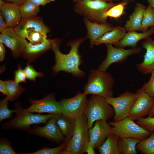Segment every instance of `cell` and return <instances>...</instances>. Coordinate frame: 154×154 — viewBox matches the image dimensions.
<instances>
[{"label": "cell", "mask_w": 154, "mask_h": 154, "mask_svg": "<svg viewBox=\"0 0 154 154\" xmlns=\"http://www.w3.org/2000/svg\"><path fill=\"white\" fill-rule=\"evenodd\" d=\"M84 114L87 118V126L89 129L97 120L107 121L113 117L115 112L113 107L105 98L93 95L88 100Z\"/></svg>", "instance_id": "6"}, {"label": "cell", "mask_w": 154, "mask_h": 154, "mask_svg": "<svg viewBox=\"0 0 154 154\" xmlns=\"http://www.w3.org/2000/svg\"><path fill=\"white\" fill-rule=\"evenodd\" d=\"M24 70L26 78L34 82L35 81L37 78L42 77L44 75L42 72L36 71L33 66L29 64H27Z\"/></svg>", "instance_id": "36"}, {"label": "cell", "mask_w": 154, "mask_h": 154, "mask_svg": "<svg viewBox=\"0 0 154 154\" xmlns=\"http://www.w3.org/2000/svg\"><path fill=\"white\" fill-rule=\"evenodd\" d=\"M138 96L129 114L128 117L135 121L147 115L154 105V99L141 88L137 90Z\"/></svg>", "instance_id": "12"}, {"label": "cell", "mask_w": 154, "mask_h": 154, "mask_svg": "<svg viewBox=\"0 0 154 154\" xmlns=\"http://www.w3.org/2000/svg\"><path fill=\"white\" fill-rule=\"evenodd\" d=\"M9 93L8 98L9 101L15 100L25 91L19 84L16 83L14 80H11L5 81Z\"/></svg>", "instance_id": "30"}, {"label": "cell", "mask_w": 154, "mask_h": 154, "mask_svg": "<svg viewBox=\"0 0 154 154\" xmlns=\"http://www.w3.org/2000/svg\"><path fill=\"white\" fill-rule=\"evenodd\" d=\"M137 96L136 92L127 91L117 97L113 96L105 99L114 109L113 121L117 122L128 117L129 111Z\"/></svg>", "instance_id": "8"}, {"label": "cell", "mask_w": 154, "mask_h": 154, "mask_svg": "<svg viewBox=\"0 0 154 154\" xmlns=\"http://www.w3.org/2000/svg\"><path fill=\"white\" fill-rule=\"evenodd\" d=\"M114 82L110 73L98 69H92L83 88V92L87 95L91 94L105 99L113 97Z\"/></svg>", "instance_id": "2"}, {"label": "cell", "mask_w": 154, "mask_h": 154, "mask_svg": "<svg viewBox=\"0 0 154 154\" xmlns=\"http://www.w3.org/2000/svg\"><path fill=\"white\" fill-rule=\"evenodd\" d=\"M111 128L106 121L99 120L96 121L93 127L89 129V143L94 149L104 142L111 133Z\"/></svg>", "instance_id": "15"}, {"label": "cell", "mask_w": 154, "mask_h": 154, "mask_svg": "<svg viewBox=\"0 0 154 154\" xmlns=\"http://www.w3.org/2000/svg\"><path fill=\"white\" fill-rule=\"evenodd\" d=\"M0 13L5 19L8 27L14 28L22 19L19 7L13 3H6L0 0Z\"/></svg>", "instance_id": "18"}, {"label": "cell", "mask_w": 154, "mask_h": 154, "mask_svg": "<svg viewBox=\"0 0 154 154\" xmlns=\"http://www.w3.org/2000/svg\"><path fill=\"white\" fill-rule=\"evenodd\" d=\"M50 39H46L42 44L33 45L28 42L23 52L24 57L29 60H33L41 54L51 49Z\"/></svg>", "instance_id": "24"}, {"label": "cell", "mask_w": 154, "mask_h": 154, "mask_svg": "<svg viewBox=\"0 0 154 154\" xmlns=\"http://www.w3.org/2000/svg\"><path fill=\"white\" fill-rule=\"evenodd\" d=\"M127 117L117 122L110 121L111 133L120 137H132L142 140L148 136L152 132L143 128Z\"/></svg>", "instance_id": "7"}, {"label": "cell", "mask_w": 154, "mask_h": 154, "mask_svg": "<svg viewBox=\"0 0 154 154\" xmlns=\"http://www.w3.org/2000/svg\"><path fill=\"white\" fill-rule=\"evenodd\" d=\"M136 122L145 129L151 132L154 131V117L148 116L137 119Z\"/></svg>", "instance_id": "35"}, {"label": "cell", "mask_w": 154, "mask_h": 154, "mask_svg": "<svg viewBox=\"0 0 154 154\" xmlns=\"http://www.w3.org/2000/svg\"><path fill=\"white\" fill-rule=\"evenodd\" d=\"M14 80L17 84L26 82V78L24 70L22 69L21 67L19 66L18 69L16 70L15 72Z\"/></svg>", "instance_id": "39"}, {"label": "cell", "mask_w": 154, "mask_h": 154, "mask_svg": "<svg viewBox=\"0 0 154 154\" xmlns=\"http://www.w3.org/2000/svg\"><path fill=\"white\" fill-rule=\"evenodd\" d=\"M87 39L86 37L70 40L67 45L71 47V49L67 54L62 53L60 50L62 40L57 38L50 39L51 49L54 53L55 60V64L52 68L54 74L62 71L79 78L84 77V72L79 68V66L83 61L78 48L81 43Z\"/></svg>", "instance_id": "1"}, {"label": "cell", "mask_w": 154, "mask_h": 154, "mask_svg": "<svg viewBox=\"0 0 154 154\" xmlns=\"http://www.w3.org/2000/svg\"><path fill=\"white\" fill-rule=\"evenodd\" d=\"M22 19L37 16L40 11L39 6L30 0H27L19 7Z\"/></svg>", "instance_id": "27"}, {"label": "cell", "mask_w": 154, "mask_h": 154, "mask_svg": "<svg viewBox=\"0 0 154 154\" xmlns=\"http://www.w3.org/2000/svg\"><path fill=\"white\" fill-rule=\"evenodd\" d=\"M136 148L142 153L154 154V131L148 137L140 141Z\"/></svg>", "instance_id": "28"}, {"label": "cell", "mask_w": 154, "mask_h": 154, "mask_svg": "<svg viewBox=\"0 0 154 154\" xmlns=\"http://www.w3.org/2000/svg\"><path fill=\"white\" fill-rule=\"evenodd\" d=\"M8 27L5 19L0 13V31L1 32L7 28Z\"/></svg>", "instance_id": "42"}, {"label": "cell", "mask_w": 154, "mask_h": 154, "mask_svg": "<svg viewBox=\"0 0 154 154\" xmlns=\"http://www.w3.org/2000/svg\"><path fill=\"white\" fill-rule=\"evenodd\" d=\"M146 6L139 3L136 4L134 10L125 22L124 27L128 32L140 31L141 22Z\"/></svg>", "instance_id": "22"}, {"label": "cell", "mask_w": 154, "mask_h": 154, "mask_svg": "<svg viewBox=\"0 0 154 154\" xmlns=\"http://www.w3.org/2000/svg\"><path fill=\"white\" fill-rule=\"evenodd\" d=\"M119 137L111 133L98 148L100 154H120L118 146Z\"/></svg>", "instance_id": "25"}, {"label": "cell", "mask_w": 154, "mask_h": 154, "mask_svg": "<svg viewBox=\"0 0 154 154\" xmlns=\"http://www.w3.org/2000/svg\"><path fill=\"white\" fill-rule=\"evenodd\" d=\"M0 154H16L17 153L12 147L9 140L4 138H1L0 139Z\"/></svg>", "instance_id": "37"}, {"label": "cell", "mask_w": 154, "mask_h": 154, "mask_svg": "<svg viewBox=\"0 0 154 154\" xmlns=\"http://www.w3.org/2000/svg\"><path fill=\"white\" fill-rule=\"evenodd\" d=\"M14 29L19 36L25 39L27 33L32 30L41 31L46 34L50 32L49 28L44 23L42 18L38 16L21 19Z\"/></svg>", "instance_id": "16"}, {"label": "cell", "mask_w": 154, "mask_h": 154, "mask_svg": "<svg viewBox=\"0 0 154 154\" xmlns=\"http://www.w3.org/2000/svg\"><path fill=\"white\" fill-rule=\"evenodd\" d=\"M47 34L39 31L32 30L28 32L26 38L33 45L42 44L47 39Z\"/></svg>", "instance_id": "31"}, {"label": "cell", "mask_w": 154, "mask_h": 154, "mask_svg": "<svg viewBox=\"0 0 154 154\" xmlns=\"http://www.w3.org/2000/svg\"><path fill=\"white\" fill-rule=\"evenodd\" d=\"M29 101L31 105L27 109L31 112L47 113L54 115L62 113L60 103L56 100L54 93H50L40 100L30 98Z\"/></svg>", "instance_id": "13"}, {"label": "cell", "mask_w": 154, "mask_h": 154, "mask_svg": "<svg viewBox=\"0 0 154 154\" xmlns=\"http://www.w3.org/2000/svg\"><path fill=\"white\" fill-rule=\"evenodd\" d=\"M149 3V4L151 5L154 8V0H145Z\"/></svg>", "instance_id": "46"}, {"label": "cell", "mask_w": 154, "mask_h": 154, "mask_svg": "<svg viewBox=\"0 0 154 154\" xmlns=\"http://www.w3.org/2000/svg\"><path fill=\"white\" fill-rule=\"evenodd\" d=\"M127 3L126 1H123L111 8L106 13L107 17H109L116 19L121 17L124 12Z\"/></svg>", "instance_id": "33"}, {"label": "cell", "mask_w": 154, "mask_h": 154, "mask_svg": "<svg viewBox=\"0 0 154 154\" xmlns=\"http://www.w3.org/2000/svg\"><path fill=\"white\" fill-rule=\"evenodd\" d=\"M75 119V127L72 136L66 147L60 154H83L86 153L89 143L87 119L84 114Z\"/></svg>", "instance_id": "5"}, {"label": "cell", "mask_w": 154, "mask_h": 154, "mask_svg": "<svg viewBox=\"0 0 154 154\" xmlns=\"http://www.w3.org/2000/svg\"><path fill=\"white\" fill-rule=\"evenodd\" d=\"M0 92L4 95H6L8 99L9 93L5 81L1 80H0Z\"/></svg>", "instance_id": "40"}, {"label": "cell", "mask_w": 154, "mask_h": 154, "mask_svg": "<svg viewBox=\"0 0 154 154\" xmlns=\"http://www.w3.org/2000/svg\"><path fill=\"white\" fill-rule=\"evenodd\" d=\"M68 143L66 141L60 144L59 146L50 148L44 147L39 150L33 152L21 153L24 154H60L61 151L67 147Z\"/></svg>", "instance_id": "32"}, {"label": "cell", "mask_w": 154, "mask_h": 154, "mask_svg": "<svg viewBox=\"0 0 154 154\" xmlns=\"http://www.w3.org/2000/svg\"><path fill=\"white\" fill-rule=\"evenodd\" d=\"M0 41L10 49L13 56L15 58L23 55L28 43L26 39L19 36L12 27H8L1 32Z\"/></svg>", "instance_id": "14"}, {"label": "cell", "mask_w": 154, "mask_h": 154, "mask_svg": "<svg viewBox=\"0 0 154 154\" xmlns=\"http://www.w3.org/2000/svg\"><path fill=\"white\" fill-rule=\"evenodd\" d=\"M141 46L146 51L142 62L136 64V68L140 72L147 74L154 70V40L149 37L143 42Z\"/></svg>", "instance_id": "17"}, {"label": "cell", "mask_w": 154, "mask_h": 154, "mask_svg": "<svg viewBox=\"0 0 154 154\" xmlns=\"http://www.w3.org/2000/svg\"><path fill=\"white\" fill-rule=\"evenodd\" d=\"M3 0V1H5V0H6V1H7V0Z\"/></svg>", "instance_id": "49"}, {"label": "cell", "mask_w": 154, "mask_h": 154, "mask_svg": "<svg viewBox=\"0 0 154 154\" xmlns=\"http://www.w3.org/2000/svg\"><path fill=\"white\" fill-rule=\"evenodd\" d=\"M116 4L101 0H86L75 3L74 10L91 21L98 23H107L106 13Z\"/></svg>", "instance_id": "4"}, {"label": "cell", "mask_w": 154, "mask_h": 154, "mask_svg": "<svg viewBox=\"0 0 154 154\" xmlns=\"http://www.w3.org/2000/svg\"><path fill=\"white\" fill-rule=\"evenodd\" d=\"M125 28L120 27H115L112 30L107 32L95 42V44H110L116 46L123 38L126 34Z\"/></svg>", "instance_id": "23"}, {"label": "cell", "mask_w": 154, "mask_h": 154, "mask_svg": "<svg viewBox=\"0 0 154 154\" xmlns=\"http://www.w3.org/2000/svg\"><path fill=\"white\" fill-rule=\"evenodd\" d=\"M87 95L79 91L73 97L60 101L62 114L75 119L84 114L88 104Z\"/></svg>", "instance_id": "9"}, {"label": "cell", "mask_w": 154, "mask_h": 154, "mask_svg": "<svg viewBox=\"0 0 154 154\" xmlns=\"http://www.w3.org/2000/svg\"><path fill=\"white\" fill-rule=\"evenodd\" d=\"M13 106L15 116L2 125V127L4 130L17 129L27 132L31 129L32 124L45 123L50 118L54 116L52 114L44 115L33 114L22 107L18 101L16 102Z\"/></svg>", "instance_id": "3"}, {"label": "cell", "mask_w": 154, "mask_h": 154, "mask_svg": "<svg viewBox=\"0 0 154 154\" xmlns=\"http://www.w3.org/2000/svg\"><path fill=\"white\" fill-rule=\"evenodd\" d=\"M8 98L6 97L1 100L0 102V121L11 118L12 114L14 112V110H11L8 108Z\"/></svg>", "instance_id": "34"}, {"label": "cell", "mask_w": 154, "mask_h": 154, "mask_svg": "<svg viewBox=\"0 0 154 154\" xmlns=\"http://www.w3.org/2000/svg\"><path fill=\"white\" fill-rule=\"evenodd\" d=\"M27 0H7V2H9L17 4L19 7L24 4Z\"/></svg>", "instance_id": "44"}, {"label": "cell", "mask_w": 154, "mask_h": 154, "mask_svg": "<svg viewBox=\"0 0 154 154\" xmlns=\"http://www.w3.org/2000/svg\"><path fill=\"white\" fill-rule=\"evenodd\" d=\"M84 0H73V2L74 3H75L77 2L80 1H84Z\"/></svg>", "instance_id": "48"}, {"label": "cell", "mask_w": 154, "mask_h": 154, "mask_svg": "<svg viewBox=\"0 0 154 154\" xmlns=\"http://www.w3.org/2000/svg\"><path fill=\"white\" fill-rule=\"evenodd\" d=\"M154 27V8L149 4L143 13L140 31L144 32Z\"/></svg>", "instance_id": "29"}, {"label": "cell", "mask_w": 154, "mask_h": 154, "mask_svg": "<svg viewBox=\"0 0 154 154\" xmlns=\"http://www.w3.org/2000/svg\"><path fill=\"white\" fill-rule=\"evenodd\" d=\"M148 116H154V105L148 115Z\"/></svg>", "instance_id": "45"}, {"label": "cell", "mask_w": 154, "mask_h": 154, "mask_svg": "<svg viewBox=\"0 0 154 154\" xmlns=\"http://www.w3.org/2000/svg\"><path fill=\"white\" fill-rule=\"evenodd\" d=\"M149 81L144 84L141 89L154 99V70L151 72Z\"/></svg>", "instance_id": "38"}, {"label": "cell", "mask_w": 154, "mask_h": 154, "mask_svg": "<svg viewBox=\"0 0 154 154\" xmlns=\"http://www.w3.org/2000/svg\"><path fill=\"white\" fill-rule=\"evenodd\" d=\"M154 34V27L148 31L141 33L135 31L128 32L116 46L118 48H124L130 46L133 48L137 47L138 42L142 39H146Z\"/></svg>", "instance_id": "20"}, {"label": "cell", "mask_w": 154, "mask_h": 154, "mask_svg": "<svg viewBox=\"0 0 154 154\" xmlns=\"http://www.w3.org/2000/svg\"><path fill=\"white\" fill-rule=\"evenodd\" d=\"M27 132L30 134L45 138L60 145L66 141L65 137L56 123L54 117L50 118L44 126H34Z\"/></svg>", "instance_id": "11"}, {"label": "cell", "mask_w": 154, "mask_h": 154, "mask_svg": "<svg viewBox=\"0 0 154 154\" xmlns=\"http://www.w3.org/2000/svg\"><path fill=\"white\" fill-rule=\"evenodd\" d=\"M5 50L3 43L0 41V61H2L4 59Z\"/></svg>", "instance_id": "43"}, {"label": "cell", "mask_w": 154, "mask_h": 154, "mask_svg": "<svg viewBox=\"0 0 154 154\" xmlns=\"http://www.w3.org/2000/svg\"><path fill=\"white\" fill-rule=\"evenodd\" d=\"M106 2H112V1H114L118 0H101Z\"/></svg>", "instance_id": "47"}, {"label": "cell", "mask_w": 154, "mask_h": 154, "mask_svg": "<svg viewBox=\"0 0 154 154\" xmlns=\"http://www.w3.org/2000/svg\"><path fill=\"white\" fill-rule=\"evenodd\" d=\"M106 46L107 50L106 56L99 65L98 69L104 71H106L113 63L123 62L129 56L137 54L141 50L140 47L126 49L123 48H115L110 44H106Z\"/></svg>", "instance_id": "10"}, {"label": "cell", "mask_w": 154, "mask_h": 154, "mask_svg": "<svg viewBox=\"0 0 154 154\" xmlns=\"http://www.w3.org/2000/svg\"><path fill=\"white\" fill-rule=\"evenodd\" d=\"M132 137H119L118 146L120 154H136V146L140 141Z\"/></svg>", "instance_id": "26"}, {"label": "cell", "mask_w": 154, "mask_h": 154, "mask_svg": "<svg viewBox=\"0 0 154 154\" xmlns=\"http://www.w3.org/2000/svg\"><path fill=\"white\" fill-rule=\"evenodd\" d=\"M83 20L87 31L86 37L89 39L91 48L93 47L98 39L106 33L112 30L115 27L107 23H98L91 21L84 18Z\"/></svg>", "instance_id": "19"}, {"label": "cell", "mask_w": 154, "mask_h": 154, "mask_svg": "<svg viewBox=\"0 0 154 154\" xmlns=\"http://www.w3.org/2000/svg\"><path fill=\"white\" fill-rule=\"evenodd\" d=\"M54 117L56 123L68 143L73 133L75 119L65 116L62 113L55 115Z\"/></svg>", "instance_id": "21"}, {"label": "cell", "mask_w": 154, "mask_h": 154, "mask_svg": "<svg viewBox=\"0 0 154 154\" xmlns=\"http://www.w3.org/2000/svg\"><path fill=\"white\" fill-rule=\"evenodd\" d=\"M38 6H44L51 2L54 1L55 0H30Z\"/></svg>", "instance_id": "41"}]
</instances>
